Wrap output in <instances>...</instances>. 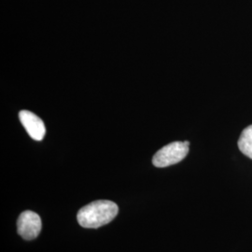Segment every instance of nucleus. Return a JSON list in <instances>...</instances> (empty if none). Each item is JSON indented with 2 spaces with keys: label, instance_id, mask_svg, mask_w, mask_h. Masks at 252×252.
Listing matches in <instances>:
<instances>
[{
  "label": "nucleus",
  "instance_id": "1",
  "mask_svg": "<svg viewBox=\"0 0 252 252\" xmlns=\"http://www.w3.org/2000/svg\"><path fill=\"white\" fill-rule=\"evenodd\" d=\"M119 212L117 205L108 200H98L81 208L78 212V221L81 226L96 229L113 220Z\"/></svg>",
  "mask_w": 252,
  "mask_h": 252
},
{
  "label": "nucleus",
  "instance_id": "3",
  "mask_svg": "<svg viewBox=\"0 0 252 252\" xmlns=\"http://www.w3.org/2000/svg\"><path fill=\"white\" fill-rule=\"evenodd\" d=\"M40 217L33 211H25L19 217L17 221L18 234L26 240H33L41 232Z\"/></svg>",
  "mask_w": 252,
  "mask_h": 252
},
{
  "label": "nucleus",
  "instance_id": "2",
  "mask_svg": "<svg viewBox=\"0 0 252 252\" xmlns=\"http://www.w3.org/2000/svg\"><path fill=\"white\" fill-rule=\"evenodd\" d=\"M189 141H178L164 146L153 156V164L156 167H166L181 162L189 153Z\"/></svg>",
  "mask_w": 252,
  "mask_h": 252
},
{
  "label": "nucleus",
  "instance_id": "4",
  "mask_svg": "<svg viewBox=\"0 0 252 252\" xmlns=\"http://www.w3.org/2000/svg\"><path fill=\"white\" fill-rule=\"evenodd\" d=\"M19 118L22 125L26 128L28 135L34 140L40 141L43 139L46 129L44 123L40 118L28 110H22L19 113Z\"/></svg>",
  "mask_w": 252,
  "mask_h": 252
},
{
  "label": "nucleus",
  "instance_id": "5",
  "mask_svg": "<svg viewBox=\"0 0 252 252\" xmlns=\"http://www.w3.org/2000/svg\"><path fill=\"white\" fill-rule=\"evenodd\" d=\"M238 148L244 155L252 159V126L244 129L238 140Z\"/></svg>",
  "mask_w": 252,
  "mask_h": 252
}]
</instances>
